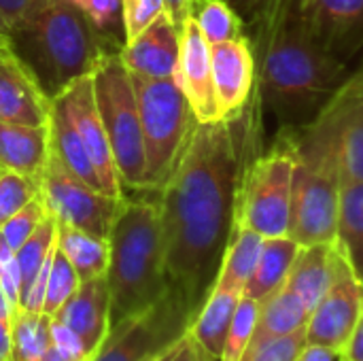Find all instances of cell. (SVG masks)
<instances>
[{"label": "cell", "instance_id": "6da1fadb", "mask_svg": "<svg viewBox=\"0 0 363 361\" xmlns=\"http://www.w3.org/2000/svg\"><path fill=\"white\" fill-rule=\"evenodd\" d=\"M245 111L194 126L172 174L157 191L166 270L194 315L211 296L236 230L238 194L253 138Z\"/></svg>", "mask_w": 363, "mask_h": 361}, {"label": "cell", "instance_id": "7a4b0ae2", "mask_svg": "<svg viewBox=\"0 0 363 361\" xmlns=\"http://www.w3.org/2000/svg\"><path fill=\"white\" fill-rule=\"evenodd\" d=\"M262 36L259 87L270 109L283 115L306 113L338 94L347 66L313 38L296 4L285 0Z\"/></svg>", "mask_w": 363, "mask_h": 361}, {"label": "cell", "instance_id": "3957f363", "mask_svg": "<svg viewBox=\"0 0 363 361\" xmlns=\"http://www.w3.org/2000/svg\"><path fill=\"white\" fill-rule=\"evenodd\" d=\"M9 38L51 100L123 47L102 36L68 0H40Z\"/></svg>", "mask_w": 363, "mask_h": 361}, {"label": "cell", "instance_id": "277c9868", "mask_svg": "<svg viewBox=\"0 0 363 361\" xmlns=\"http://www.w3.org/2000/svg\"><path fill=\"white\" fill-rule=\"evenodd\" d=\"M111 323L151 309L170 287L157 198H128L108 234Z\"/></svg>", "mask_w": 363, "mask_h": 361}, {"label": "cell", "instance_id": "5b68a950", "mask_svg": "<svg viewBox=\"0 0 363 361\" xmlns=\"http://www.w3.org/2000/svg\"><path fill=\"white\" fill-rule=\"evenodd\" d=\"M289 236L300 245L336 243L340 206L338 102L336 96L298 143Z\"/></svg>", "mask_w": 363, "mask_h": 361}, {"label": "cell", "instance_id": "8992f818", "mask_svg": "<svg viewBox=\"0 0 363 361\" xmlns=\"http://www.w3.org/2000/svg\"><path fill=\"white\" fill-rule=\"evenodd\" d=\"M96 104L125 189L147 191V153L132 74L119 51L106 55L91 74Z\"/></svg>", "mask_w": 363, "mask_h": 361}, {"label": "cell", "instance_id": "52a82bcc", "mask_svg": "<svg viewBox=\"0 0 363 361\" xmlns=\"http://www.w3.org/2000/svg\"><path fill=\"white\" fill-rule=\"evenodd\" d=\"M132 83L147 153V191L140 194H157L172 174L196 126V117L177 79H147L132 74Z\"/></svg>", "mask_w": 363, "mask_h": 361}, {"label": "cell", "instance_id": "ba28073f", "mask_svg": "<svg viewBox=\"0 0 363 361\" xmlns=\"http://www.w3.org/2000/svg\"><path fill=\"white\" fill-rule=\"evenodd\" d=\"M294 177L296 151L291 143L253 157L240 183L236 226L264 238L289 236Z\"/></svg>", "mask_w": 363, "mask_h": 361}, {"label": "cell", "instance_id": "9c48e42d", "mask_svg": "<svg viewBox=\"0 0 363 361\" xmlns=\"http://www.w3.org/2000/svg\"><path fill=\"white\" fill-rule=\"evenodd\" d=\"M194 317L183 294L170 285L151 309L111 323L91 361H153L189 332Z\"/></svg>", "mask_w": 363, "mask_h": 361}, {"label": "cell", "instance_id": "30bf717a", "mask_svg": "<svg viewBox=\"0 0 363 361\" xmlns=\"http://www.w3.org/2000/svg\"><path fill=\"white\" fill-rule=\"evenodd\" d=\"M40 200L60 226L77 228L100 238H108L123 202V198L98 191L74 177L53 151L40 181Z\"/></svg>", "mask_w": 363, "mask_h": 361}, {"label": "cell", "instance_id": "8fae6325", "mask_svg": "<svg viewBox=\"0 0 363 361\" xmlns=\"http://www.w3.org/2000/svg\"><path fill=\"white\" fill-rule=\"evenodd\" d=\"M362 313L363 283L353 274L345 257L338 253L334 281L308 317L306 323L308 343L323 345L340 353L349 343Z\"/></svg>", "mask_w": 363, "mask_h": 361}, {"label": "cell", "instance_id": "7c38bea8", "mask_svg": "<svg viewBox=\"0 0 363 361\" xmlns=\"http://www.w3.org/2000/svg\"><path fill=\"white\" fill-rule=\"evenodd\" d=\"M62 100L68 109V115L98 170V177L102 181V189L108 196L115 198H123V185L119 179V170L113 157V149L96 104V94H94V81L91 74L83 77L79 81H74L72 85H68L62 94Z\"/></svg>", "mask_w": 363, "mask_h": 361}, {"label": "cell", "instance_id": "4fadbf2b", "mask_svg": "<svg viewBox=\"0 0 363 361\" xmlns=\"http://www.w3.org/2000/svg\"><path fill=\"white\" fill-rule=\"evenodd\" d=\"M174 79L179 81L198 123H215L223 119L215 94L211 43L204 38L191 15L181 28V53Z\"/></svg>", "mask_w": 363, "mask_h": 361}, {"label": "cell", "instance_id": "5bb4252c", "mask_svg": "<svg viewBox=\"0 0 363 361\" xmlns=\"http://www.w3.org/2000/svg\"><path fill=\"white\" fill-rule=\"evenodd\" d=\"M49 115L51 98L17 55L11 38L0 34V121L45 126Z\"/></svg>", "mask_w": 363, "mask_h": 361}, {"label": "cell", "instance_id": "9a60e30c", "mask_svg": "<svg viewBox=\"0 0 363 361\" xmlns=\"http://www.w3.org/2000/svg\"><path fill=\"white\" fill-rule=\"evenodd\" d=\"M296 13L330 53L351 55L363 45V0H296Z\"/></svg>", "mask_w": 363, "mask_h": 361}, {"label": "cell", "instance_id": "2e32d148", "mask_svg": "<svg viewBox=\"0 0 363 361\" xmlns=\"http://www.w3.org/2000/svg\"><path fill=\"white\" fill-rule=\"evenodd\" d=\"M213 81L223 117H236L251 104L255 85V53L249 38L211 45Z\"/></svg>", "mask_w": 363, "mask_h": 361}, {"label": "cell", "instance_id": "e0dca14e", "mask_svg": "<svg viewBox=\"0 0 363 361\" xmlns=\"http://www.w3.org/2000/svg\"><path fill=\"white\" fill-rule=\"evenodd\" d=\"M181 53V30L168 17L160 15L145 32L125 43L119 51L121 62L132 74L147 79H174Z\"/></svg>", "mask_w": 363, "mask_h": 361}, {"label": "cell", "instance_id": "ac0fdd59", "mask_svg": "<svg viewBox=\"0 0 363 361\" xmlns=\"http://www.w3.org/2000/svg\"><path fill=\"white\" fill-rule=\"evenodd\" d=\"M55 319L66 323L85 343L87 351L96 355L111 330V294L106 277L81 283L74 296L57 311Z\"/></svg>", "mask_w": 363, "mask_h": 361}, {"label": "cell", "instance_id": "d6986e66", "mask_svg": "<svg viewBox=\"0 0 363 361\" xmlns=\"http://www.w3.org/2000/svg\"><path fill=\"white\" fill-rule=\"evenodd\" d=\"M51 157L49 123L28 126L0 121V168L19 172L32 181H43Z\"/></svg>", "mask_w": 363, "mask_h": 361}, {"label": "cell", "instance_id": "ffe728a7", "mask_svg": "<svg viewBox=\"0 0 363 361\" xmlns=\"http://www.w3.org/2000/svg\"><path fill=\"white\" fill-rule=\"evenodd\" d=\"M336 102L340 179L363 181V83H349L336 94Z\"/></svg>", "mask_w": 363, "mask_h": 361}, {"label": "cell", "instance_id": "44dd1931", "mask_svg": "<svg viewBox=\"0 0 363 361\" xmlns=\"http://www.w3.org/2000/svg\"><path fill=\"white\" fill-rule=\"evenodd\" d=\"M336 257L338 249L334 243L300 247L285 285L304 302L308 313L315 311V306L330 289L336 272Z\"/></svg>", "mask_w": 363, "mask_h": 361}, {"label": "cell", "instance_id": "7402d4cb", "mask_svg": "<svg viewBox=\"0 0 363 361\" xmlns=\"http://www.w3.org/2000/svg\"><path fill=\"white\" fill-rule=\"evenodd\" d=\"M49 136H51V151L53 155L81 181L91 185L98 191L102 189V181L98 177V170L68 115V109L62 100V96H55L51 100V115H49Z\"/></svg>", "mask_w": 363, "mask_h": 361}, {"label": "cell", "instance_id": "603a6c76", "mask_svg": "<svg viewBox=\"0 0 363 361\" xmlns=\"http://www.w3.org/2000/svg\"><path fill=\"white\" fill-rule=\"evenodd\" d=\"M240 298H242L240 291L213 287L211 296L206 298V302L202 304V309L198 311V315L191 321L189 334L213 361L221 360L228 330L232 326V319H234Z\"/></svg>", "mask_w": 363, "mask_h": 361}, {"label": "cell", "instance_id": "cb8c5ba5", "mask_svg": "<svg viewBox=\"0 0 363 361\" xmlns=\"http://www.w3.org/2000/svg\"><path fill=\"white\" fill-rule=\"evenodd\" d=\"M308 317L311 313L304 306V302L287 285L279 287L274 294H270L266 300L259 302V315L249 349H255L268 340L287 336L304 328L308 323Z\"/></svg>", "mask_w": 363, "mask_h": 361}, {"label": "cell", "instance_id": "d4e9b609", "mask_svg": "<svg viewBox=\"0 0 363 361\" xmlns=\"http://www.w3.org/2000/svg\"><path fill=\"white\" fill-rule=\"evenodd\" d=\"M336 249L363 283V181H342Z\"/></svg>", "mask_w": 363, "mask_h": 361}, {"label": "cell", "instance_id": "484cf974", "mask_svg": "<svg viewBox=\"0 0 363 361\" xmlns=\"http://www.w3.org/2000/svg\"><path fill=\"white\" fill-rule=\"evenodd\" d=\"M298 253H300V245L291 236L266 238L257 268L245 287V296L262 302L279 287H283Z\"/></svg>", "mask_w": 363, "mask_h": 361}, {"label": "cell", "instance_id": "4316f807", "mask_svg": "<svg viewBox=\"0 0 363 361\" xmlns=\"http://www.w3.org/2000/svg\"><path fill=\"white\" fill-rule=\"evenodd\" d=\"M57 249L68 257L81 283L106 277L111 264L108 238L57 223Z\"/></svg>", "mask_w": 363, "mask_h": 361}, {"label": "cell", "instance_id": "83f0119b", "mask_svg": "<svg viewBox=\"0 0 363 361\" xmlns=\"http://www.w3.org/2000/svg\"><path fill=\"white\" fill-rule=\"evenodd\" d=\"M264 240L266 238L259 236L257 232H253L245 226H236L230 247L225 251L219 277L215 281V287L245 294V287L257 268V262H259V255L264 249Z\"/></svg>", "mask_w": 363, "mask_h": 361}, {"label": "cell", "instance_id": "f1b7e54d", "mask_svg": "<svg viewBox=\"0 0 363 361\" xmlns=\"http://www.w3.org/2000/svg\"><path fill=\"white\" fill-rule=\"evenodd\" d=\"M51 317L19 309L13 319L11 361H43L51 349Z\"/></svg>", "mask_w": 363, "mask_h": 361}, {"label": "cell", "instance_id": "f546056e", "mask_svg": "<svg viewBox=\"0 0 363 361\" xmlns=\"http://www.w3.org/2000/svg\"><path fill=\"white\" fill-rule=\"evenodd\" d=\"M191 17L211 45L245 38L242 17L228 0H196Z\"/></svg>", "mask_w": 363, "mask_h": 361}, {"label": "cell", "instance_id": "4dcf8cb0", "mask_svg": "<svg viewBox=\"0 0 363 361\" xmlns=\"http://www.w3.org/2000/svg\"><path fill=\"white\" fill-rule=\"evenodd\" d=\"M55 247H57V221L47 213L38 230L15 251L21 272V298L26 289L32 285L43 264L47 262V257L55 251Z\"/></svg>", "mask_w": 363, "mask_h": 361}, {"label": "cell", "instance_id": "1f68e13d", "mask_svg": "<svg viewBox=\"0 0 363 361\" xmlns=\"http://www.w3.org/2000/svg\"><path fill=\"white\" fill-rule=\"evenodd\" d=\"M257 315H259V302L245 296L240 298L232 326L228 330V338H225V347L221 353L219 361H240L242 355L247 353L253 332H255V323H257Z\"/></svg>", "mask_w": 363, "mask_h": 361}, {"label": "cell", "instance_id": "d6a6232c", "mask_svg": "<svg viewBox=\"0 0 363 361\" xmlns=\"http://www.w3.org/2000/svg\"><path fill=\"white\" fill-rule=\"evenodd\" d=\"M79 285H81V279L74 272L72 264L68 262V257L60 249H55V255H53V262H51V270H49L43 313L47 317H55L57 311L74 296Z\"/></svg>", "mask_w": 363, "mask_h": 361}, {"label": "cell", "instance_id": "836d02e7", "mask_svg": "<svg viewBox=\"0 0 363 361\" xmlns=\"http://www.w3.org/2000/svg\"><path fill=\"white\" fill-rule=\"evenodd\" d=\"M40 196V183L19 172L0 168V228L26 204Z\"/></svg>", "mask_w": 363, "mask_h": 361}, {"label": "cell", "instance_id": "e575fe53", "mask_svg": "<svg viewBox=\"0 0 363 361\" xmlns=\"http://www.w3.org/2000/svg\"><path fill=\"white\" fill-rule=\"evenodd\" d=\"M68 2L81 9L102 36L117 43V30L119 28L123 30V0H68Z\"/></svg>", "mask_w": 363, "mask_h": 361}, {"label": "cell", "instance_id": "d590c367", "mask_svg": "<svg viewBox=\"0 0 363 361\" xmlns=\"http://www.w3.org/2000/svg\"><path fill=\"white\" fill-rule=\"evenodd\" d=\"M47 217V209L38 198H34L30 204H26L19 213H15L2 228H0V236L6 240V245L17 251L43 223V219Z\"/></svg>", "mask_w": 363, "mask_h": 361}, {"label": "cell", "instance_id": "8d00e7d4", "mask_svg": "<svg viewBox=\"0 0 363 361\" xmlns=\"http://www.w3.org/2000/svg\"><path fill=\"white\" fill-rule=\"evenodd\" d=\"M306 345H308V338H306V326H304L287 336H281L255 349H249L240 361H296Z\"/></svg>", "mask_w": 363, "mask_h": 361}, {"label": "cell", "instance_id": "74e56055", "mask_svg": "<svg viewBox=\"0 0 363 361\" xmlns=\"http://www.w3.org/2000/svg\"><path fill=\"white\" fill-rule=\"evenodd\" d=\"M166 13L164 0H123V34L125 43L145 32L160 15Z\"/></svg>", "mask_w": 363, "mask_h": 361}, {"label": "cell", "instance_id": "f35d334b", "mask_svg": "<svg viewBox=\"0 0 363 361\" xmlns=\"http://www.w3.org/2000/svg\"><path fill=\"white\" fill-rule=\"evenodd\" d=\"M49 334H51V347L64 357L66 361H91L94 355L87 351L85 343L60 319L51 317L49 323Z\"/></svg>", "mask_w": 363, "mask_h": 361}, {"label": "cell", "instance_id": "ab89813d", "mask_svg": "<svg viewBox=\"0 0 363 361\" xmlns=\"http://www.w3.org/2000/svg\"><path fill=\"white\" fill-rule=\"evenodd\" d=\"M0 289L9 298L15 311L21 309V272L15 251L0 236Z\"/></svg>", "mask_w": 363, "mask_h": 361}, {"label": "cell", "instance_id": "60d3db41", "mask_svg": "<svg viewBox=\"0 0 363 361\" xmlns=\"http://www.w3.org/2000/svg\"><path fill=\"white\" fill-rule=\"evenodd\" d=\"M236 13L242 17V21H253L259 26V32L266 30V26L270 23V19L277 15L279 6L283 4V0H228Z\"/></svg>", "mask_w": 363, "mask_h": 361}, {"label": "cell", "instance_id": "b9f144b4", "mask_svg": "<svg viewBox=\"0 0 363 361\" xmlns=\"http://www.w3.org/2000/svg\"><path fill=\"white\" fill-rule=\"evenodd\" d=\"M40 0H0V34L11 36Z\"/></svg>", "mask_w": 363, "mask_h": 361}, {"label": "cell", "instance_id": "7bdbcfd3", "mask_svg": "<svg viewBox=\"0 0 363 361\" xmlns=\"http://www.w3.org/2000/svg\"><path fill=\"white\" fill-rule=\"evenodd\" d=\"M208 355L200 349V345L194 340V336L187 332L183 338H179L172 347H168L155 361H204Z\"/></svg>", "mask_w": 363, "mask_h": 361}, {"label": "cell", "instance_id": "ee69618b", "mask_svg": "<svg viewBox=\"0 0 363 361\" xmlns=\"http://www.w3.org/2000/svg\"><path fill=\"white\" fill-rule=\"evenodd\" d=\"M340 360L347 361H363V313L349 338V343L345 345V349L340 351Z\"/></svg>", "mask_w": 363, "mask_h": 361}, {"label": "cell", "instance_id": "f6af8a7d", "mask_svg": "<svg viewBox=\"0 0 363 361\" xmlns=\"http://www.w3.org/2000/svg\"><path fill=\"white\" fill-rule=\"evenodd\" d=\"M340 360V353L336 349H330V347H323V345H313L308 343L302 353L298 355L296 361H338Z\"/></svg>", "mask_w": 363, "mask_h": 361}, {"label": "cell", "instance_id": "bcb514c9", "mask_svg": "<svg viewBox=\"0 0 363 361\" xmlns=\"http://www.w3.org/2000/svg\"><path fill=\"white\" fill-rule=\"evenodd\" d=\"M166 2V13L168 17L174 21V26L181 30L185 19L191 15V9H194V2L196 0H164Z\"/></svg>", "mask_w": 363, "mask_h": 361}, {"label": "cell", "instance_id": "7dc6e473", "mask_svg": "<svg viewBox=\"0 0 363 361\" xmlns=\"http://www.w3.org/2000/svg\"><path fill=\"white\" fill-rule=\"evenodd\" d=\"M204 361H213V360H211V357H208V360H204Z\"/></svg>", "mask_w": 363, "mask_h": 361}, {"label": "cell", "instance_id": "c3c4849f", "mask_svg": "<svg viewBox=\"0 0 363 361\" xmlns=\"http://www.w3.org/2000/svg\"><path fill=\"white\" fill-rule=\"evenodd\" d=\"M338 361H347V360H338Z\"/></svg>", "mask_w": 363, "mask_h": 361}, {"label": "cell", "instance_id": "681fc988", "mask_svg": "<svg viewBox=\"0 0 363 361\" xmlns=\"http://www.w3.org/2000/svg\"><path fill=\"white\" fill-rule=\"evenodd\" d=\"M153 361H155V360H153Z\"/></svg>", "mask_w": 363, "mask_h": 361}]
</instances>
